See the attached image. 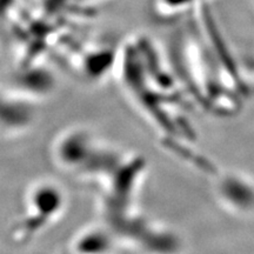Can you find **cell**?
<instances>
[{
    "label": "cell",
    "instance_id": "cell-1",
    "mask_svg": "<svg viewBox=\"0 0 254 254\" xmlns=\"http://www.w3.org/2000/svg\"><path fill=\"white\" fill-rule=\"evenodd\" d=\"M30 119V111L14 98L0 93V126L17 129L25 126Z\"/></svg>",
    "mask_w": 254,
    "mask_h": 254
}]
</instances>
